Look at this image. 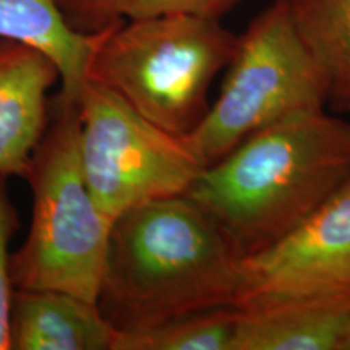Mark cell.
Here are the masks:
<instances>
[{"mask_svg":"<svg viewBox=\"0 0 350 350\" xmlns=\"http://www.w3.org/2000/svg\"><path fill=\"white\" fill-rule=\"evenodd\" d=\"M25 180L33 195L29 232L12 253L20 291H60L98 301L112 219L91 195L80 161V107L57 96Z\"/></svg>","mask_w":350,"mask_h":350,"instance_id":"cell-4","label":"cell"},{"mask_svg":"<svg viewBox=\"0 0 350 350\" xmlns=\"http://www.w3.org/2000/svg\"><path fill=\"white\" fill-rule=\"evenodd\" d=\"M234 306L183 314L143 329L117 332L112 350H230Z\"/></svg>","mask_w":350,"mask_h":350,"instance_id":"cell-13","label":"cell"},{"mask_svg":"<svg viewBox=\"0 0 350 350\" xmlns=\"http://www.w3.org/2000/svg\"><path fill=\"white\" fill-rule=\"evenodd\" d=\"M57 65L28 44L0 39V175L25 178L49 125Z\"/></svg>","mask_w":350,"mask_h":350,"instance_id":"cell-8","label":"cell"},{"mask_svg":"<svg viewBox=\"0 0 350 350\" xmlns=\"http://www.w3.org/2000/svg\"><path fill=\"white\" fill-rule=\"evenodd\" d=\"M116 336L98 301L60 291L13 292L10 350H112Z\"/></svg>","mask_w":350,"mask_h":350,"instance_id":"cell-10","label":"cell"},{"mask_svg":"<svg viewBox=\"0 0 350 350\" xmlns=\"http://www.w3.org/2000/svg\"><path fill=\"white\" fill-rule=\"evenodd\" d=\"M242 256L187 195L146 201L113 219L98 306L116 332L234 306Z\"/></svg>","mask_w":350,"mask_h":350,"instance_id":"cell-2","label":"cell"},{"mask_svg":"<svg viewBox=\"0 0 350 350\" xmlns=\"http://www.w3.org/2000/svg\"><path fill=\"white\" fill-rule=\"evenodd\" d=\"M350 287V180L295 229L240 261L234 308Z\"/></svg>","mask_w":350,"mask_h":350,"instance_id":"cell-7","label":"cell"},{"mask_svg":"<svg viewBox=\"0 0 350 350\" xmlns=\"http://www.w3.org/2000/svg\"><path fill=\"white\" fill-rule=\"evenodd\" d=\"M349 111H350V109H349Z\"/></svg>","mask_w":350,"mask_h":350,"instance_id":"cell-18","label":"cell"},{"mask_svg":"<svg viewBox=\"0 0 350 350\" xmlns=\"http://www.w3.org/2000/svg\"><path fill=\"white\" fill-rule=\"evenodd\" d=\"M98 34H80L70 28L55 0H0V39L28 44L57 65L60 93L78 103L86 83L88 64Z\"/></svg>","mask_w":350,"mask_h":350,"instance_id":"cell-11","label":"cell"},{"mask_svg":"<svg viewBox=\"0 0 350 350\" xmlns=\"http://www.w3.org/2000/svg\"><path fill=\"white\" fill-rule=\"evenodd\" d=\"M78 107L83 175L112 221L146 201L185 195L204 169L185 137L151 124L99 83L86 80Z\"/></svg>","mask_w":350,"mask_h":350,"instance_id":"cell-6","label":"cell"},{"mask_svg":"<svg viewBox=\"0 0 350 350\" xmlns=\"http://www.w3.org/2000/svg\"><path fill=\"white\" fill-rule=\"evenodd\" d=\"M345 350H350V338H349V342H347V349Z\"/></svg>","mask_w":350,"mask_h":350,"instance_id":"cell-17","label":"cell"},{"mask_svg":"<svg viewBox=\"0 0 350 350\" xmlns=\"http://www.w3.org/2000/svg\"><path fill=\"white\" fill-rule=\"evenodd\" d=\"M65 21L80 34H98L126 18L130 0H55Z\"/></svg>","mask_w":350,"mask_h":350,"instance_id":"cell-15","label":"cell"},{"mask_svg":"<svg viewBox=\"0 0 350 350\" xmlns=\"http://www.w3.org/2000/svg\"><path fill=\"white\" fill-rule=\"evenodd\" d=\"M350 180V120L325 109L274 122L201 170L198 203L242 258L278 242Z\"/></svg>","mask_w":350,"mask_h":350,"instance_id":"cell-1","label":"cell"},{"mask_svg":"<svg viewBox=\"0 0 350 350\" xmlns=\"http://www.w3.org/2000/svg\"><path fill=\"white\" fill-rule=\"evenodd\" d=\"M237 310L230 350H345L350 287Z\"/></svg>","mask_w":350,"mask_h":350,"instance_id":"cell-9","label":"cell"},{"mask_svg":"<svg viewBox=\"0 0 350 350\" xmlns=\"http://www.w3.org/2000/svg\"><path fill=\"white\" fill-rule=\"evenodd\" d=\"M8 177L0 175V350H10V313L13 301L10 242L20 227L18 211L8 195Z\"/></svg>","mask_w":350,"mask_h":350,"instance_id":"cell-14","label":"cell"},{"mask_svg":"<svg viewBox=\"0 0 350 350\" xmlns=\"http://www.w3.org/2000/svg\"><path fill=\"white\" fill-rule=\"evenodd\" d=\"M325 72L297 33L287 0H274L237 39L219 98L187 142L204 167L274 122L325 109Z\"/></svg>","mask_w":350,"mask_h":350,"instance_id":"cell-5","label":"cell"},{"mask_svg":"<svg viewBox=\"0 0 350 350\" xmlns=\"http://www.w3.org/2000/svg\"><path fill=\"white\" fill-rule=\"evenodd\" d=\"M299 36L329 83L331 98L350 109V0H287Z\"/></svg>","mask_w":350,"mask_h":350,"instance_id":"cell-12","label":"cell"},{"mask_svg":"<svg viewBox=\"0 0 350 350\" xmlns=\"http://www.w3.org/2000/svg\"><path fill=\"white\" fill-rule=\"evenodd\" d=\"M240 2L242 0H130L126 18L161 15V13H187V15L221 20Z\"/></svg>","mask_w":350,"mask_h":350,"instance_id":"cell-16","label":"cell"},{"mask_svg":"<svg viewBox=\"0 0 350 350\" xmlns=\"http://www.w3.org/2000/svg\"><path fill=\"white\" fill-rule=\"evenodd\" d=\"M237 39L206 16L124 18L99 33L86 80L112 90L159 129L188 137L206 117L209 90L230 64Z\"/></svg>","mask_w":350,"mask_h":350,"instance_id":"cell-3","label":"cell"}]
</instances>
